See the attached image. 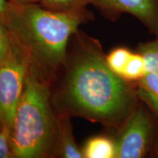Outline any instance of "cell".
<instances>
[{
	"instance_id": "4",
	"label": "cell",
	"mask_w": 158,
	"mask_h": 158,
	"mask_svg": "<svg viewBox=\"0 0 158 158\" xmlns=\"http://www.w3.org/2000/svg\"><path fill=\"white\" fill-rule=\"evenodd\" d=\"M30 67L28 55L11 35L9 53L0 64V124L12 128Z\"/></svg>"
},
{
	"instance_id": "8",
	"label": "cell",
	"mask_w": 158,
	"mask_h": 158,
	"mask_svg": "<svg viewBox=\"0 0 158 158\" xmlns=\"http://www.w3.org/2000/svg\"><path fill=\"white\" fill-rule=\"evenodd\" d=\"M82 151L86 158H115V142L106 137H94L86 142Z\"/></svg>"
},
{
	"instance_id": "9",
	"label": "cell",
	"mask_w": 158,
	"mask_h": 158,
	"mask_svg": "<svg viewBox=\"0 0 158 158\" xmlns=\"http://www.w3.org/2000/svg\"><path fill=\"white\" fill-rule=\"evenodd\" d=\"M138 98L145 101L151 108L158 104V74L147 72L138 81Z\"/></svg>"
},
{
	"instance_id": "6",
	"label": "cell",
	"mask_w": 158,
	"mask_h": 158,
	"mask_svg": "<svg viewBox=\"0 0 158 158\" xmlns=\"http://www.w3.org/2000/svg\"><path fill=\"white\" fill-rule=\"evenodd\" d=\"M90 4L109 19L133 15L158 37V0H90Z\"/></svg>"
},
{
	"instance_id": "11",
	"label": "cell",
	"mask_w": 158,
	"mask_h": 158,
	"mask_svg": "<svg viewBox=\"0 0 158 158\" xmlns=\"http://www.w3.org/2000/svg\"><path fill=\"white\" fill-rule=\"evenodd\" d=\"M147 73V68L143 56L139 53L132 54L127 66L125 67L122 73V77L128 81H138Z\"/></svg>"
},
{
	"instance_id": "16",
	"label": "cell",
	"mask_w": 158,
	"mask_h": 158,
	"mask_svg": "<svg viewBox=\"0 0 158 158\" xmlns=\"http://www.w3.org/2000/svg\"><path fill=\"white\" fill-rule=\"evenodd\" d=\"M13 10V4L9 0H0V21L5 23Z\"/></svg>"
},
{
	"instance_id": "12",
	"label": "cell",
	"mask_w": 158,
	"mask_h": 158,
	"mask_svg": "<svg viewBox=\"0 0 158 158\" xmlns=\"http://www.w3.org/2000/svg\"><path fill=\"white\" fill-rule=\"evenodd\" d=\"M138 53L143 56L147 72L158 74V37L151 42L141 43Z\"/></svg>"
},
{
	"instance_id": "14",
	"label": "cell",
	"mask_w": 158,
	"mask_h": 158,
	"mask_svg": "<svg viewBox=\"0 0 158 158\" xmlns=\"http://www.w3.org/2000/svg\"><path fill=\"white\" fill-rule=\"evenodd\" d=\"M11 130L6 124H0V158L13 157L10 143Z\"/></svg>"
},
{
	"instance_id": "5",
	"label": "cell",
	"mask_w": 158,
	"mask_h": 158,
	"mask_svg": "<svg viewBox=\"0 0 158 158\" xmlns=\"http://www.w3.org/2000/svg\"><path fill=\"white\" fill-rule=\"evenodd\" d=\"M155 133V123L151 116L137 106L120 130L115 141V158L144 157L152 147Z\"/></svg>"
},
{
	"instance_id": "17",
	"label": "cell",
	"mask_w": 158,
	"mask_h": 158,
	"mask_svg": "<svg viewBox=\"0 0 158 158\" xmlns=\"http://www.w3.org/2000/svg\"><path fill=\"white\" fill-rule=\"evenodd\" d=\"M9 1L16 5H24V4L39 3L40 0H9Z\"/></svg>"
},
{
	"instance_id": "15",
	"label": "cell",
	"mask_w": 158,
	"mask_h": 158,
	"mask_svg": "<svg viewBox=\"0 0 158 158\" xmlns=\"http://www.w3.org/2000/svg\"><path fill=\"white\" fill-rule=\"evenodd\" d=\"M11 45V34L5 23L0 21V64L8 54Z\"/></svg>"
},
{
	"instance_id": "3",
	"label": "cell",
	"mask_w": 158,
	"mask_h": 158,
	"mask_svg": "<svg viewBox=\"0 0 158 158\" xmlns=\"http://www.w3.org/2000/svg\"><path fill=\"white\" fill-rule=\"evenodd\" d=\"M57 135L58 115L51 106L48 82L31 65L12 125L13 157H52Z\"/></svg>"
},
{
	"instance_id": "10",
	"label": "cell",
	"mask_w": 158,
	"mask_h": 158,
	"mask_svg": "<svg viewBox=\"0 0 158 158\" xmlns=\"http://www.w3.org/2000/svg\"><path fill=\"white\" fill-rule=\"evenodd\" d=\"M40 5L56 12H77L87 10L90 0H40Z\"/></svg>"
},
{
	"instance_id": "2",
	"label": "cell",
	"mask_w": 158,
	"mask_h": 158,
	"mask_svg": "<svg viewBox=\"0 0 158 158\" xmlns=\"http://www.w3.org/2000/svg\"><path fill=\"white\" fill-rule=\"evenodd\" d=\"M92 19L88 10L56 12L37 3H13L5 26L28 55L31 67L46 79L66 64L69 39L81 23Z\"/></svg>"
},
{
	"instance_id": "1",
	"label": "cell",
	"mask_w": 158,
	"mask_h": 158,
	"mask_svg": "<svg viewBox=\"0 0 158 158\" xmlns=\"http://www.w3.org/2000/svg\"><path fill=\"white\" fill-rule=\"evenodd\" d=\"M63 85L66 110L120 130L138 106L137 90L108 66L98 41L84 39Z\"/></svg>"
},
{
	"instance_id": "13",
	"label": "cell",
	"mask_w": 158,
	"mask_h": 158,
	"mask_svg": "<svg viewBox=\"0 0 158 158\" xmlns=\"http://www.w3.org/2000/svg\"><path fill=\"white\" fill-rule=\"evenodd\" d=\"M131 55L132 53L127 49L124 48H116L106 56V61L109 68L115 73L122 77V73L127 66Z\"/></svg>"
},
{
	"instance_id": "7",
	"label": "cell",
	"mask_w": 158,
	"mask_h": 158,
	"mask_svg": "<svg viewBox=\"0 0 158 158\" xmlns=\"http://www.w3.org/2000/svg\"><path fill=\"white\" fill-rule=\"evenodd\" d=\"M70 113L63 110L58 115V135L55 155L64 158H83V151L79 149L75 141Z\"/></svg>"
}]
</instances>
